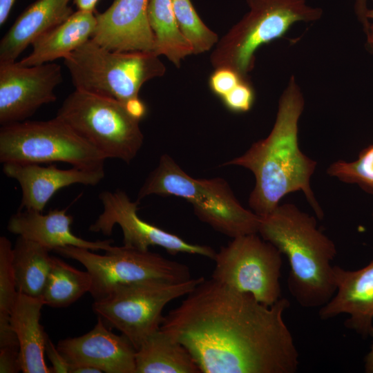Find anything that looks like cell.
Returning a JSON list of instances; mask_svg holds the SVG:
<instances>
[{
    "label": "cell",
    "instance_id": "f35d334b",
    "mask_svg": "<svg viewBox=\"0 0 373 373\" xmlns=\"http://www.w3.org/2000/svg\"><path fill=\"white\" fill-rule=\"evenodd\" d=\"M368 20H371L367 36V45L368 48L373 52V9H368L367 12Z\"/></svg>",
    "mask_w": 373,
    "mask_h": 373
},
{
    "label": "cell",
    "instance_id": "4dcf8cb0",
    "mask_svg": "<svg viewBox=\"0 0 373 373\" xmlns=\"http://www.w3.org/2000/svg\"><path fill=\"white\" fill-rule=\"evenodd\" d=\"M21 371L19 348L0 349V372L16 373Z\"/></svg>",
    "mask_w": 373,
    "mask_h": 373
},
{
    "label": "cell",
    "instance_id": "ac0fdd59",
    "mask_svg": "<svg viewBox=\"0 0 373 373\" xmlns=\"http://www.w3.org/2000/svg\"><path fill=\"white\" fill-rule=\"evenodd\" d=\"M73 221L66 209H55L46 214L19 209L10 218L7 229L10 233L34 241L50 251L66 246L105 251L112 247L111 240L89 241L75 236L71 230Z\"/></svg>",
    "mask_w": 373,
    "mask_h": 373
},
{
    "label": "cell",
    "instance_id": "277c9868",
    "mask_svg": "<svg viewBox=\"0 0 373 373\" xmlns=\"http://www.w3.org/2000/svg\"><path fill=\"white\" fill-rule=\"evenodd\" d=\"M153 194L185 199L201 221L230 238L258 232L260 216L241 205L225 180L194 178L167 154L147 176L137 201Z\"/></svg>",
    "mask_w": 373,
    "mask_h": 373
},
{
    "label": "cell",
    "instance_id": "f1b7e54d",
    "mask_svg": "<svg viewBox=\"0 0 373 373\" xmlns=\"http://www.w3.org/2000/svg\"><path fill=\"white\" fill-rule=\"evenodd\" d=\"M254 91L247 79H242L221 99L231 111L245 113L251 109L254 102Z\"/></svg>",
    "mask_w": 373,
    "mask_h": 373
},
{
    "label": "cell",
    "instance_id": "2e32d148",
    "mask_svg": "<svg viewBox=\"0 0 373 373\" xmlns=\"http://www.w3.org/2000/svg\"><path fill=\"white\" fill-rule=\"evenodd\" d=\"M3 172L20 185L22 198L19 209L42 212L50 198L59 189L74 184L95 186L105 176L104 169L73 166L61 169L55 165L37 163L6 162Z\"/></svg>",
    "mask_w": 373,
    "mask_h": 373
},
{
    "label": "cell",
    "instance_id": "ba28073f",
    "mask_svg": "<svg viewBox=\"0 0 373 373\" xmlns=\"http://www.w3.org/2000/svg\"><path fill=\"white\" fill-rule=\"evenodd\" d=\"M106 157L67 124L55 117L46 121H23L1 126L0 162L49 163L104 168Z\"/></svg>",
    "mask_w": 373,
    "mask_h": 373
},
{
    "label": "cell",
    "instance_id": "ffe728a7",
    "mask_svg": "<svg viewBox=\"0 0 373 373\" xmlns=\"http://www.w3.org/2000/svg\"><path fill=\"white\" fill-rule=\"evenodd\" d=\"M44 305L41 298L18 292L10 313V323L19 342L23 373H52L44 360L48 335L39 323Z\"/></svg>",
    "mask_w": 373,
    "mask_h": 373
},
{
    "label": "cell",
    "instance_id": "d6a6232c",
    "mask_svg": "<svg viewBox=\"0 0 373 373\" xmlns=\"http://www.w3.org/2000/svg\"><path fill=\"white\" fill-rule=\"evenodd\" d=\"M355 13L358 21L361 23L365 35L367 33L370 27V21L367 17L368 10L367 0H356L354 5Z\"/></svg>",
    "mask_w": 373,
    "mask_h": 373
},
{
    "label": "cell",
    "instance_id": "74e56055",
    "mask_svg": "<svg viewBox=\"0 0 373 373\" xmlns=\"http://www.w3.org/2000/svg\"><path fill=\"white\" fill-rule=\"evenodd\" d=\"M71 365L70 373H102V371L91 366L84 365Z\"/></svg>",
    "mask_w": 373,
    "mask_h": 373
},
{
    "label": "cell",
    "instance_id": "e0dca14e",
    "mask_svg": "<svg viewBox=\"0 0 373 373\" xmlns=\"http://www.w3.org/2000/svg\"><path fill=\"white\" fill-rule=\"evenodd\" d=\"M336 291L318 311V316L326 321L340 314L349 316L346 328L363 338L370 336L373 326V260L356 270L333 267Z\"/></svg>",
    "mask_w": 373,
    "mask_h": 373
},
{
    "label": "cell",
    "instance_id": "8d00e7d4",
    "mask_svg": "<svg viewBox=\"0 0 373 373\" xmlns=\"http://www.w3.org/2000/svg\"><path fill=\"white\" fill-rule=\"evenodd\" d=\"M370 336L373 339V326L371 329ZM364 371L365 373H373V342L370 347V352L364 358Z\"/></svg>",
    "mask_w": 373,
    "mask_h": 373
},
{
    "label": "cell",
    "instance_id": "5b68a950",
    "mask_svg": "<svg viewBox=\"0 0 373 373\" xmlns=\"http://www.w3.org/2000/svg\"><path fill=\"white\" fill-rule=\"evenodd\" d=\"M249 11L216 44L210 61L247 79L255 64V53L263 44L283 37L296 22L318 20L323 10L305 0H246Z\"/></svg>",
    "mask_w": 373,
    "mask_h": 373
},
{
    "label": "cell",
    "instance_id": "7c38bea8",
    "mask_svg": "<svg viewBox=\"0 0 373 373\" xmlns=\"http://www.w3.org/2000/svg\"><path fill=\"white\" fill-rule=\"evenodd\" d=\"M99 199L103 211L90 226V231L109 236L117 224L122 230L126 247L147 251L150 246H160L172 255L186 253L214 260L216 251L212 247L188 242L141 219L137 213L139 202L131 201L124 191H104L99 193Z\"/></svg>",
    "mask_w": 373,
    "mask_h": 373
},
{
    "label": "cell",
    "instance_id": "d4e9b609",
    "mask_svg": "<svg viewBox=\"0 0 373 373\" xmlns=\"http://www.w3.org/2000/svg\"><path fill=\"white\" fill-rule=\"evenodd\" d=\"M92 280L88 271H80L53 256V262L41 296L44 305L65 307L90 292Z\"/></svg>",
    "mask_w": 373,
    "mask_h": 373
},
{
    "label": "cell",
    "instance_id": "d590c367",
    "mask_svg": "<svg viewBox=\"0 0 373 373\" xmlns=\"http://www.w3.org/2000/svg\"><path fill=\"white\" fill-rule=\"evenodd\" d=\"M99 0H73L78 10L94 12Z\"/></svg>",
    "mask_w": 373,
    "mask_h": 373
},
{
    "label": "cell",
    "instance_id": "44dd1931",
    "mask_svg": "<svg viewBox=\"0 0 373 373\" xmlns=\"http://www.w3.org/2000/svg\"><path fill=\"white\" fill-rule=\"evenodd\" d=\"M95 27V14L77 10L64 22L35 39L31 44L32 52L19 63L32 66L64 59L92 38Z\"/></svg>",
    "mask_w": 373,
    "mask_h": 373
},
{
    "label": "cell",
    "instance_id": "ab89813d",
    "mask_svg": "<svg viewBox=\"0 0 373 373\" xmlns=\"http://www.w3.org/2000/svg\"><path fill=\"white\" fill-rule=\"evenodd\" d=\"M372 221H373V211H372Z\"/></svg>",
    "mask_w": 373,
    "mask_h": 373
},
{
    "label": "cell",
    "instance_id": "7402d4cb",
    "mask_svg": "<svg viewBox=\"0 0 373 373\" xmlns=\"http://www.w3.org/2000/svg\"><path fill=\"white\" fill-rule=\"evenodd\" d=\"M135 373H201L188 350L160 328L136 350Z\"/></svg>",
    "mask_w": 373,
    "mask_h": 373
},
{
    "label": "cell",
    "instance_id": "6da1fadb",
    "mask_svg": "<svg viewBox=\"0 0 373 373\" xmlns=\"http://www.w3.org/2000/svg\"><path fill=\"white\" fill-rule=\"evenodd\" d=\"M211 278L164 316L160 329L183 345L201 373H295L299 354L283 314Z\"/></svg>",
    "mask_w": 373,
    "mask_h": 373
},
{
    "label": "cell",
    "instance_id": "60d3db41",
    "mask_svg": "<svg viewBox=\"0 0 373 373\" xmlns=\"http://www.w3.org/2000/svg\"><path fill=\"white\" fill-rule=\"evenodd\" d=\"M372 1H373V0H372Z\"/></svg>",
    "mask_w": 373,
    "mask_h": 373
},
{
    "label": "cell",
    "instance_id": "484cf974",
    "mask_svg": "<svg viewBox=\"0 0 373 373\" xmlns=\"http://www.w3.org/2000/svg\"><path fill=\"white\" fill-rule=\"evenodd\" d=\"M180 28L193 46V54L209 51L218 41V35L200 19L190 0H171Z\"/></svg>",
    "mask_w": 373,
    "mask_h": 373
},
{
    "label": "cell",
    "instance_id": "9c48e42d",
    "mask_svg": "<svg viewBox=\"0 0 373 373\" xmlns=\"http://www.w3.org/2000/svg\"><path fill=\"white\" fill-rule=\"evenodd\" d=\"M203 279L180 283L149 280L119 285L103 298L94 300L92 307L97 317L108 327L121 332L137 350L160 329L164 307L186 296Z\"/></svg>",
    "mask_w": 373,
    "mask_h": 373
},
{
    "label": "cell",
    "instance_id": "30bf717a",
    "mask_svg": "<svg viewBox=\"0 0 373 373\" xmlns=\"http://www.w3.org/2000/svg\"><path fill=\"white\" fill-rule=\"evenodd\" d=\"M57 254L81 263L92 280L90 294L94 300L105 297L116 287L149 280L171 283L191 278L189 267L149 250L113 247L103 255L91 250L66 246L55 250Z\"/></svg>",
    "mask_w": 373,
    "mask_h": 373
},
{
    "label": "cell",
    "instance_id": "8fae6325",
    "mask_svg": "<svg viewBox=\"0 0 373 373\" xmlns=\"http://www.w3.org/2000/svg\"><path fill=\"white\" fill-rule=\"evenodd\" d=\"M211 278L271 306L281 296L282 254L256 233L233 238L216 252Z\"/></svg>",
    "mask_w": 373,
    "mask_h": 373
},
{
    "label": "cell",
    "instance_id": "7a4b0ae2",
    "mask_svg": "<svg viewBox=\"0 0 373 373\" xmlns=\"http://www.w3.org/2000/svg\"><path fill=\"white\" fill-rule=\"evenodd\" d=\"M304 106L303 95L291 76L280 96L269 135L224 164L242 166L254 175L256 183L249 204L259 216L270 213L285 195L300 191L316 216L323 217L310 185L316 162L305 155L298 144V122Z\"/></svg>",
    "mask_w": 373,
    "mask_h": 373
},
{
    "label": "cell",
    "instance_id": "52a82bcc",
    "mask_svg": "<svg viewBox=\"0 0 373 373\" xmlns=\"http://www.w3.org/2000/svg\"><path fill=\"white\" fill-rule=\"evenodd\" d=\"M56 117L106 159L129 163L143 144L140 120L113 98L75 89L64 99Z\"/></svg>",
    "mask_w": 373,
    "mask_h": 373
},
{
    "label": "cell",
    "instance_id": "603a6c76",
    "mask_svg": "<svg viewBox=\"0 0 373 373\" xmlns=\"http://www.w3.org/2000/svg\"><path fill=\"white\" fill-rule=\"evenodd\" d=\"M47 248L19 236L12 250V265L17 291L41 298L52 268L53 256Z\"/></svg>",
    "mask_w": 373,
    "mask_h": 373
},
{
    "label": "cell",
    "instance_id": "836d02e7",
    "mask_svg": "<svg viewBox=\"0 0 373 373\" xmlns=\"http://www.w3.org/2000/svg\"><path fill=\"white\" fill-rule=\"evenodd\" d=\"M125 106L128 112L139 120H140L146 113V106L139 98L129 101Z\"/></svg>",
    "mask_w": 373,
    "mask_h": 373
},
{
    "label": "cell",
    "instance_id": "4316f807",
    "mask_svg": "<svg viewBox=\"0 0 373 373\" xmlns=\"http://www.w3.org/2000/svg\"><path fill=\"white\" fill-rule=\"evenodd\" d=\"M11 242L6 236L0 237V336L14 334L10 323V313L18 291L12 265Z\"/></svg>",
    "mask_w": 373,
    "mask_h": 373
},
{
    "label": "cell",
    "instance_id": "4fadbf2b",
    "mask_svg": "<svg viewBox=\"0 0 373 373\" xmlns=\"http://www.w3.org/2000/svg\"><path fill=\"white\" fill-rule=\"evenodd\" d=\"M63 81L55 63L25 66L0 61V124L23 122L41 106L55 102L56 87Z\"/></svg>",
    "mask_w": 373,
    "mask_h": 373
},
{
    "label": "cell",
    "instance_id": "8992f818",
    "mask_svg": "<svg viewBox=\"0 0 373 373\" xmlns=\"http://www.w3.org/2000/svg\"><path fill=\"white\" fill-rule=\"evenodd\" d=\"M75 89L115 99L124 104L138 98L143 84L164 75L166 67L152 52H117L91 39L64 59Z\"/></svg>",
    "mask_w": 373,
    "mask_h": 373
},
{
    "label": "cell",
    "instance_id": "83f0119b",
    "mask_svg": "<svg viewBox=\"0 0 373 373\" xmlns=\"http://www.w3.org/2000/svg\"><path fill=\"white\" fill-rule=\"evenodd\" d=\"M327 173L343 182L357 184L373 195V144L363 149L353 162L332 163Z\"/></svg>",
    "mask_w": 373,
    "mask_h": 373
},
{
    "label": "cell",
    "instance_id": "e575fe53",
    "mask_svg": "<svg viewBox=\"0 0 373 373\" xmlns=\"http://www.w3.org/2000/svg\"><path fill=\"white\" fill-rule=\"evenodd\" d=\"M15 0H0V26L7 20Z\"/></svg>",
    "mask_w": 373,
    "mask_h": 373
},
{
    "label": "cell",
    "instance_id": "cb8c5ba5",
    "mask_svg": "<svg viewBox=\"0 0 373 373\" xmlns=\"http://www.w3.org/2000/svg\"><path fill=\"white\" fill-rule=\"evenodd\" d=\"M147 13L155 38L153 53L164 55L175 66L193 54V46L181 31L171 0H149Z\"/></svg>",
    "mask_w": 373,
    "mask_h": 373
},
{
    "label": "cell",
    "instance_id": "5bb4252c",
    "mask_svg": "<svg viewBox=\"0 0 373 373\" xmlns=\"http://www.w3.org/2000/svg\"><path fill=\"white\" fill-rule=\"evenodd\" d=\"M97 318L88 333L61 340L58 350L70 364L91 366L106 373H135V347L124 335L112 332Z\"/></svg>",
    "mask_w": 373,
    "mask_h": 373
},
{
    "label": "cell",
    "instance_id": "d6986e66",
    "mask_svg": "<svg viewBox=\"0 0 373 373\" xmlns=\"http://www.w3.org/2000/svg\"><path fill=\"white\" fill-rule=\"evenodd\" d=\"M70 0H37L15 20L0 41V61H15L39 36L74 12Z\"/></svg>",
    "mask_w": 373,
    "mask_h": 373
},
{
    "label": "cell",
    "instance_id": "f546056e",
    "mask_svg": "<svg viewBox=\"0 0 373 373\" xmlns=\"http://www.w3.org/2000/svg\"><path fill=\"white\" fill-rule=\"evenodd\" d=\"M242 79L236 72L226 68H216L209 78V86L214 94L222 98Z\"/></svg>",
    "mask_w": 373,
    "mask_h": 373
},
{
    "label": "cell",
    "instance_id": "1f68e13d",
    "mask_svg": "<svg viewBox=\"0 0 373 373\" xmlns=\"http://www.w3.org/2000/svg\"><path fill=\"white\" fill-rule=\"evenodd\" d=\"M45 352L52 364V373H70L71 365L55 347L48 336L46 342Z\"/></svg>",
    "mask_w": 373,
    "mask_h": 373
},
{
    "label": "cell",
    "instance_id": "3957f363",
    "mask_svg": "<svg viewBox=\"0 0 373 373\" xmlns=\"http://www.w3.org/2000/svg\"><path fill=\"white\" fill-rule=\"evenodd\" d=\"M258 233L287 257L288 289L301 307H321L332 298L336 288L331 262L336 247L314 217L293 204H279L260 216Z\"/></svg>",
    "mask_w": 373,
    "mask_h": 373
},
{
    "label": "cell",
    "instance_id": "9a60e30c",
    "mask_svg": "<svg viewBox=\"0 0 373 373\" xmlns=\"http://www.w3.org/2000/svg\"><path fill=\"white\" fill-rule=\"evenodd\" d=\"M149 0H114L104 12L96 13L90 39L102 48L117 52H152L153 32L149 22Z\"/></svg>",
    "mask_w": 373,
    "mask_h": 373
}]
</instances>
